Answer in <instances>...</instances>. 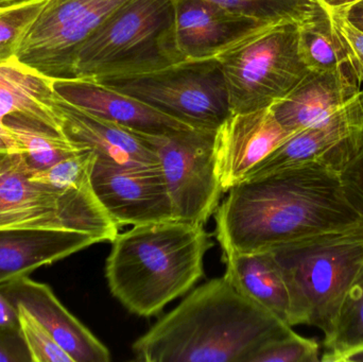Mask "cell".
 <instances>
[{
    "label": "cell",
    "instance_id": "obj_35",
    "mask_svg": "<svg viewBox=\"0 0 363 362\" xmlns=\"http://www.w3.org/2000/svg\"><path fill=\"white\" fill-rule=\"evenodd\" d=\"M328 12H337L343 10L347 6H351L358 0H318Z\"/></svg>",
    "mask_w": 363,
    "mask_h": 362
},
{
    "label": "cell",
    "instance_id": "obj_2",
    "mask_svg": "<svg viewBox=\"0 0 363 362\" xmlns=\"http://www.w3.org/2000/svg\"><path fill=\"white\" fill-rule=\"evenodd\" d=\"M292 332L222 276L191 291L132 352L143 362H250L264 344Z\"/></svg>",
    "mask_w": 363,
    "mask_h": 362
},
{
    "label": "cell",
    "instance_id": "obj_5",
    "mask_svg": "<svg viewBox=\"0 0 363 362\" xmlns=\"http://www.w3.org/2000/svg\"><path fill=\"white\" fill-rule=\"evenodd\" d=\"M289 285L292 327L332 335L345 293L363 264V223L271 249Z\"/></svg>",
    "mask_w": 363,
    "mask_h": 362
},
{
    "label": "cell",
    "instance_id": "obj_14",
    "mask_svg": "<svg viewBox=\"0 0 363 362\" xmlns=\"http://www.w3.org/2000/svg\"><path fill=\"white\" fill-rule=\"evenodd\" d=\"M53 91L62 101L128 129L149 133L200 129L138 98L89 79L53 78Z\"/></svg>",
    "mask_w": 363,
    "mask_h": 362
},
{
    "label": "cell",
    "instance_id": "obj_24",
    "mask_svg": "<svg viewBox=\"0 0 363 362\" xmlns=\"http://www.w3.org/2000/svg\"><path fill=\"white\" fill-rule=\"evenodd\" d=\"M298 50L309 72L351 68L342 43L330 23V12L298 26Z\"/></svg>",
    "mask_w": 363,
    "mask_h": 362
},
{
    "label": "cell",
    "instance_id": "obj_7",
    "mask_svg": "<svg viewBox=\"0 0 363 362\" xmlns=\"http://www.w3.org/2000/svg\"><path fill=\"white\" fill-rule=\"evenodd\" d=\"M172 15V0H128L74 51L68 78L102 82L169 63L157 43Z\"/></svg>",
    "mask_w": 363,
    "mask_h": 362
},
{
    "label": "cell",
    "instance_id": "obj_13",
    "mask_svg": "<svg viewBox=\"0 0 363 362\" xmlns=\"http://www.w3.org/2000/svg\"><path fill=\"white\" fill-rule=\"evenodd\" d=\"M294 134L281 127L270 108L230 114L216 131V159L223 193Z\"/></svg>",
    "mask_w": 363,
    "mask_h": 362
},
{
    "label": "cell",
    "instance_id": "obj_33",
    "mask_svg": "<svg viewBox=\"0 0 363 362\" xmlns=\"http://www.w3.org/2000/svg\"><path fill=\"white\" fill-rule=\"evenodd\" d=\"M342 14L354 27L363 32V0H358L343 10L337 11Z\"/></svg>",
    "mask_w": 363,
    "mask_h": 362
},
{
    "label": "cell",
    "instance_id": "obj_23",
    "mask_svg": "<svg viewBox=\"0 0 363 362\" xmlns=\"http://www.w3.org/2000/svg\"><path fill=\"white\" fill-rule=\"evenodd\" d=\"M266 27L301 26L328 14L318 0H202Z\"/></svg>",
    "mask_w": 363,
    "mask_h": 362
},
{
    "label": "cell",
    "instance_id": "obj_29",
    "mask_svg": "<svg viewBox=\"0 0 363 362\" xmlns=\"http://www.w3.org/2000/svg\"><path fill=\"white\" fill-rule=\"evenodd\" d=\"M320 346L315 340L302 337L292 332L285 337L264 344L250 362H318Z\"/></svg>",
    "mask_w": 363,
    "mask_h": 362
},
{
    "label": "cell",
    "instance_id": "obj_36",
    "mask_svg": "<svg viewBox=\"0 0 363 362\" xmlns=\"http://www.w3.org/2000/svg\"><path fill=\"white\" fill-rule=\"evenodd\" d=\"M338 362H363V346L347 353V355L341 357Z\"/></svg>",
    "mask_w": 363,
    "mask_h": 362
},
{
    "label": "cell",
    "instance_id": "obj_3",
    "mask_svg": "<svg viewBox=\"0 0 363 362\" xmlns=\"http://www.w3.org/2000/svg\"><path fill=\"white\" fill-rule=\"evenodd\" d=\"M213 247L202 225H133L112 242L106 265L111 293L131 314L157 316L203 278V261Z\"/></svg>",
    "mask_w": 363,
    "mask_h": 362
},
{
    "label": "cell",
    "instance_id": "obj_31",
    "mask_svg": "<svg viewBox=\"0 0 363 362\" xmlns=\"http://www.w3.org/2000/svg\"><path fill=\"white\" fill-rule=\"evenodd\" d=\"M0 362H31L19 329H0Z\"/></svg>",
    "mask_w": 363,
    "mask_h": 362
},
{
    "label": "cell",
    "instance_id": "obj_6",
    "mask_svg": "<svg viewBox=\"0 0 363 362\" xmlns=\"http://www.w3.org/2000/svg\"><path fill=\"white\" fill-rule=\"evenodd\" d=\"M230 114L271 108L309 72L298 50V26L254 32L215 57Z\"/></svg>",
    "mask_w": 363,
    "mask_h": 362
},
{
    "label": "cell",
    "instance_id": "obj_20",
    "mask_svg": "<svg viewBox=\"0 0 363 362\" xmlns=\"http://www.w3.org/2000/svg\"><path fill=\"white\" fill-rule=\"evenodd\" d=\"M11 117H23L63 134L53 78L16 55L0 61V129H6L4 121Z\"/></svg>",
    "mask_w": 363,
    "mask_h": 362
},
{
    "label": "cell",
    "instance_id": "obj_30",
    "mask_svg": "<svg viewBox=\"0 0 363 362\" xmlns=\"http://www.w3.org/2000/svg\"><path fill=\"white\" fill-rule=\"evenodd\" d=\"M330 23L342 43L349 59L350 67L363 83V32L354 27L342 14L330 12Z\"/></svg>",
    "mask_w": 363,
    "mask_h": 362
},
{
    "label": "cell",
    "instance_id": "obj_37",
    "mask_svg": "<svg viewBox=\"0 0 363 362\" xmlns=\"http://www.w3.org/2000/svg\"><path fill=\"white\" fill-rule=\"evenodd\" d=\"M21 1V0H0V6H6V4H14V2Z\"/></svg>",
    "mask_w": 363,
    "mask_h": 362
},
{
    "label": "cell",
    "instance_id": "obj_34",
    "mask_svg": "<svg viewBox=\"0 0 363 362\" xmlns=\"http://www.w3.org/2000/svg\"><path fill=\"white\" fill-rule=\"evenodd\" d=\"M15 153L14 140L6 129H0V155H10Z\"/></svg>",
    "mask_w": 363,
    "mask_h": 362
},
{
    "label": "cell",
    "instance_id": "obj_27",
    "mask_svg": "<svg viewBox=\"0 0 363 362\" xmlns=\"http://www.w3.org/2000/svg\"><path fill=\"white\" fill-rule=\"evenodd\" d=\"M330 166L339 172L347 200L363 219V129L339 145Z\"/></svg>",
    "mask_w": 363,
    "mask_h": 362
},
{
    "label": "cell",
    "instance_id": "obj_15",
    "mask_svg": "<svg viewBox=\"0 0 363 362\" xmlns=\"http://www.w3.org/2000/svg\"><path fill=\"white\" fill-rule=\"evenodd\" d=\"M14 305L25 306L74 362L111 361L108 349L55 297L52 289L26 276L0 284Z\"/></svg>",
    "mask_w": 363,
    "mask_h": 362
},
{
    "label": "cell",
    "instance_id": "obj_9",
    "mask_svg": "<svg viewBox=\"0 0 363 362\" xmlns=\"http://www.w3.org/2000/svg\"><path fill=\"white\" fill-rule=\"evenodd\" d=\"M132 131L157 155L176 220L204 225L215 215L223 193L216 159L217 130Z\"/></svg>",
    "mask_w": 363,
    "mask_h": 362
},
{
    "label": "cell",
    "instance_id": "obj_21",
    "mask_svg": "<svg viewBox=\"0 0 363 362\" xmlns=\"http://www.w3.org/2000/svg\"><path fill=\"white\" fill-rule=\"evenodd\" d=\"M225 280L237 291L292 327L289 285L271 250L223 255Z\"/></svg>",
    "mask_w": 363,
    "mask_h": 362
},
{
    "label": "cell",
    "instance_id": "obj_28",
    "mask_svg": "<svg viewBox=\"0 0 363 362\" xmlns=\"http://www.w3.org/2000/svg\"><path fill=\"white\" fill-rule=\"evenodd\" d=\"M18 329L31 362H74L44 325L21 304H16Z\"/></svg>",
    "mask_w": 363,
    "mask_h": 362
},
{
    "label": "cell",
    "instance_id": "obj_18",
    "mask_svg": "<svg viewBox=\"0 0 363 362\" xmlns=\"http://www.w3.org/2000/svg\"><path fill=\"white\" fill-rule=\"evenodd\" d=\"M57 99L64 135L95 152L96 159L123 166L160 165L155 151L135 132Z\"/></svg>",
    "mask_w": 363,
    "mask_h": 362
},
{
    "label": "cell",
    "instance_id": "obj_1",
    "mask_svg": "<svg viewBox=\"0 0 363 362\" xmlns=\"http://www.w3.org/2000/svg\"><path fill=\"white\" fill-rule=\"evenodd\" d=\"M215 215V235L223 255L268 251L363 223L339 172L324 163L241 181L228 191Z\"/></svg>",
    "mask_w": 363,
    "mask_h": 362
},
{
    "label": "cell",
    "instance_id": "obj_26",
    "mask_svg": "<svg viewBox=\"0 0 363 362\" xmlns=\"http://www.w3.org/2000/svg\"><path fill=\"white\" fill-rule=\"evenodd\" d=\"M50 0H21L0 6V61L16 55L26 34Z\"/></svg>",
    "mask_w": 363,
    "mask_h": 362
},
{
    "label": "cell",
    "instance_id": "obj_16",
    "mask_svg": "<svg viewBox=\"0 0 363 362\" xmlns=\"http://www.w3.org/2000/svg\"><path fill=\"white\" fill-rule=\"evenodd\" d=\"M362 129L363 91L330 116L290 136L250 170L243 180L306 164H328L330 152Z\"/></svg>",
    "mask_w": 363,
    "mask_h": 362
},
{
    "label": "cell",
    "instance_id": "obj_4",
    "mask_svg": "<svg viewBox=\"0 0 363 362\" xmlns=\"http://www.w3.org/2000/svg\"><path fill=\"white\" fill-rule=\"evenodd\" d=\"M95 152L82 150L42 171L28 172L19 155L0 167V231L61 230L111 242L119 227L91 184Z\"/></svg>",
    "mask_w": 363,
    "mask_h": 362
},
{
    "label": "cell",
    "instance_id": "obj_10",
    "mask_svg": "<svg viewBox=\"0 0 363 362\" xmlns=\"http://www.w3.org/2000/svg\"><path fill=\"white\" fill-rule=\"evenodd\" d=\"M128 0H50L16 57L51 78H68L74 51Z\"/></svg>",
    "mask_w": 363,
    "mask_h": 362
},
{
    "label": "cell",
    "instance_id": "obj_25",
    "mask_svg": "<svg viewBox=\"0 0 363 362\" xmlns=\"http://www.w3.org/2000/svg\"><path fill=\"white\" fill-rule=\"evenodd\" d=\"M322 361L338 362L341 357L363 346V264L337 317L334 331L324 339Z\"/></svg>",
    "mask_w": 363,
    "mask_h": 362
},
{
    "label": "cell",
    "instance_id": "obj_32",
    "mask_svg": "<svg viewBox=\"0 0 363 362\" xmlns=\"http://www.w3.org/2000/svg\"><path fill=\"white\" fill-rule=\"evenodd\" d=\"M17 329L18 315L16 306L0 291V329Z\"/></svg>",
    "mask_w": 363,
    "mask_h": 362
},
{
    "label": "cell",
    "instance_id": "obj_12",
    "mask_svg": "<svg viewBox=\"0 0 363 362\" xmlns=\"http://www.w3.org/2000/svg\"><path fill=\"white\" fill-rule=\"evenodd\" d=\"M91 184L119 227L176 220L161 166H123L96 159Z\"/></svg>",
    "mask_w": 363,
    "mask_h": 362
},
{
    "label": "cell",
    "instance_id": "obj_11",
    "mask_svg": "<svg viewBox=\"0 0 363 362\" xmlns=\"http://www.w3.org/2000/svg\"><path fill=\"white\" fill-rule=\"evenodd\" d=\"M174 15L157 43L159 53L172 64L200 63L254 32L266 29L202 0H172Z\"/></svg>",
    "mask_w": 363,
    "mask_h": 362
},
{
    "label": "cell",
    "instance_id": "obj_22",
    "mask_svg": "<svg viewBox=\"0 0 363 362\" xmlns=\"http://www.w3.org/2000/svg\"><path fill=\"white\" fill-rule=\"evenodd\" d=\"M4 128L12 136L14 154L19 155L28 171H42L82 150L65 135L23 117H11Z\"/></svg>",
    "mask_w": 363,
    "mask_h": 362
},
{
    "label": "cell",
    "instance_id": "obj_19",
    "mask_svg": "<svg viewBox=\"0 0 363 362\" xmlns=\"http://www.w3.org/2000/svg\"><path fill=\"white\" fill-rule=\"evenodd\" d=\"M99 240L89 234L61 230L15 229L0 231V284L28 276Z\"/></svg>",
    "mask_w": 363,
    "mask_h": 362
},
{
    "label": "cell",
    "instance_id": "obj_38",
    "mask_svg": "<svg viewBox=\"0 0 363 362\" xmlns=\"http://www.w3.org/2000/svg\"><path fill=\"white\" fill-rule=\"evenodd\" d=\"M11 155V154H10ZM9 155H0V167L4 165V162L8 159Z\"/></svg>",
    "mask_w": 363,
    "mask_h": 362
},
{
    "label": "cell",
    "instance_id": "obj_8",
    "mask_svg": "<svg viewBox=\"0 0 363 362\" xmlns=\"http://www.w3.org/2000/svg\"><path fill=\"white\" fill-rule=\"evenodd\" d=\"M98 83L200 129L217 130L230 115L225 83L215 60L164 64Z\"/></svg>",
    "mask_w": 363,
    "mask_h": 362
},
{
    "label": "cell",
    "instance_id": "obj_17",
    "mask_svg": "<svg viewBox=\"0 0 363 362\" xmlns=\"http://www.w3.org/2000/svg\"><path fill=\"white\" fill-rule=\"evenodd\" d=\"M360 85L351 68L309 72L285 98L270 108L281 127L296 133L357 97L362 91Z\"/></svg>",
    "mask_w": 363,
    "mask_h": 362
}]
</instances>
